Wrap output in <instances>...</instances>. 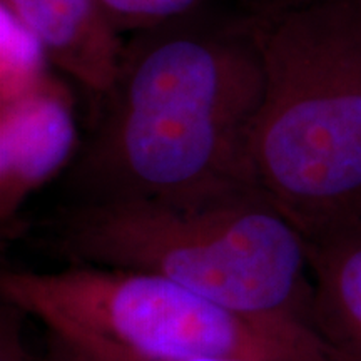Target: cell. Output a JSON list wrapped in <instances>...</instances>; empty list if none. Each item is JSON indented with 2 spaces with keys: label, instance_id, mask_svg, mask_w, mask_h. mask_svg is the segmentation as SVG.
I'll return each instance as SVG.
<instances>
[{
  "label": "cell",
  "instance_id": "obj_8",
  "mask_svg": "<svg viewBox=\"0 0 361 361\" xmlns=\"http://www.w3.org/2000/svg\"><path fill=\"white\" fill-rule=\"evenodd\" d=\"M45 59L34 35L2 7V102L22 96L49 78Z\"/></svg>",
  "mask_w": 361,
  "mask_h": 361
},
{
  "label": "cell",
  "instance_id": "obj_6",
  "mask_svg": "<svg viewBox=\"0 0 361 361\" xmlns=\"http://www.w3.org/2000/svg\"><path fill=\"white\" fill-rule=\"evenodd\" d=\"M2 7L34 35L54 66L92 92H109L126 47L96 0H2Z\"/></svg>",
  "mask_w": 361,
  "mask_h": 361
},
{
  "label": "cell",
  "instance_id": "obj_10",
  "mask_svg": "<svg viewBox=\"0 0 361 361\" xmlns=\"http://www.w3.org/2000/svg\"><path fill=\"white\" fill-rule=\"evenodd\" d=\"M24 311L16 305L2 301L0 306V361H45L44 355H35L25 338Z\"/></svg>",
  "mask_w": 361,
  "mask_h": 361
},
{
  "label": "cell",
  "instance_id": "obj_9",
  "mask_svg": "<svg viewBox=\"0 0 361 361\" xmlns=\"http://www.w3.org/2000/svg\"><path fill=\"white\" fill-rule=\"evenodd\" d=\"M117 34L126 30H151L176 24L202 0H96Z\"/></svg>",
  "mask_w": 361,
  "mask_h": 361
},
{
  "label": "cell",
  "instance_id": "obj_3",
  "mask_svg": "<svg viewBox=\"0 0 361 361\" xmlns=\"http://www.w3.org/2000/svg\"><path fill=\"white\" fill-rule=\"evenodd\" d=\"M45 246L66 264L147 271L234 313L313 329L306 239L258 191L196 206L79 201Z\"/></svg>",
  "mask_w": 361,
  "mask_h": 361
},
{
  "label": "cell",
  "instance_id": "obj_5",
  "mask_svg": "<svg viewBox=\"0 0 361 361\" xmlns=\"http://www.w3.org/2000/svg\"><path fill=\"white\" fill-rule=\"evenodd\" d=\"M78 149L74 107L51 75L0 107V221L4 238L16 231L27 197L57 176Z\"/></svg>",
  "mask_w": 361,
  "mask_h": 361
},
{
  "label": "cell",
  "instance_id": "obj_1",
  "mask_svg": "<svg viewBox=\"0 0 361 361\" xmlns=\"http://www.w3.org/2000/svg\"><path fill=\"white\" fill-rule=\"evenodd\" d=\"M107 106L69 183L80 201L196 206L252 186L247 144L264 69L246 25L142 32L124 49Z\"/></svg>",
  "mask_w": 361,
  "mask_h": 361
},
{
  "label": "cell",
  "instance_id": "obj_11",
  "mask_svg": "<svg viewBox=\"0 0 361 361\" xmlns=\"http://www.w3.org/2000/svg\"><path fill=\"white\" fill-rule=\"evenodd\" d=\"M45 361H252L245 358H229V356H201V358L186 360H141L134 356L109 353V351L87 350L45 333Z\"/></svg>",
  "mask_w": 361,
  "mask_h": 361
},
{
  "label": "cell",
  "instance_id": "obj_4",
  "mask_svg": "<svg viewBox=\"0 0 361 361\" xmlns=\"http://www.w3.org/2000/svg\"><path fill=\"white\" fill-rule=\"evenodd\" d=\"M0 298L37 318L47 335L87 350L141 360L331 361L313 329L234 313L147 271L4 269Z\"/></svg>",
  "mask_w": 361,
  "mask_h": 361
},
{
  "label": "cell",
  "instance_id": "obj_2",
  "mask_svg": "<svg viewBox=\"0 0 361 361\" xmlns=\"http://www.w3.org/2000/svg\"><path fill=\"white\" fill-rule=\"evenodd\" d=\"M246 27L264 69L252 186L305 239L361 219V0H290Z\"/></svg>",
  "mask_w": 361,
  "mask_h": 361
},
{
  "label": "cell",
  "instance_id": "obj_7",
  "mask_svg": "<svg viewBox=\"0 0 361 361\" xmlns=\"http://www.w3.org/2000/svg\"><path fill=\"white\" fill-rule=\"evenodd\" d=\"M313 329L331 361H361V219L306 239Z\"/></svg>",
  "mask_w": 361,
  "mask_h": 361
}]
</instances>
